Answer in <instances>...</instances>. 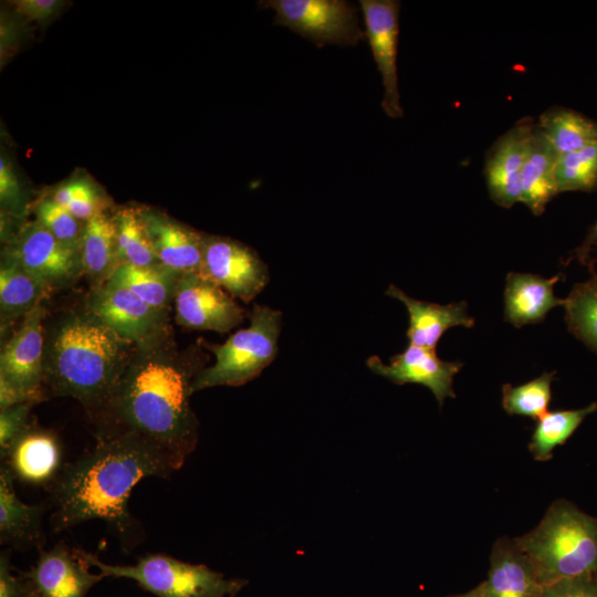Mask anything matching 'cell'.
Returning <instances> with one entry per match:
<instances>
[{"mask_svg":"<svg viewBox=\"0 0 597 597\" xmlns=\"http://www.w3.org/2000/svg\"><path fill=\"white\" fill-rule=\"evenodd\" d=\"M202 368L200 349H180L171 326L135 345L107 400L93 418L97 437L134 433L185 463L199 437L190 397L195 377Z\"/></svg>","mask_w":597,"mask_h":597,"instance_id":"6da1fadb","label":"cell"},{"mask_svg":"<svg viewBox=\"0 0 597 597\" xmlns=\"http://www.w3.org/2000/svg\"><path fill=\"white\" fill-rule=\"evenodd\" d=\"M182 464L161 447L134 433L97 437L96 446L63 468L52 483L53 531L102 520L129 542L136 532V521L128 510L134 486L146 478H166Z\"/></svg>","mask_w":597,"mask_h":597,"instance_id":"7a4b0ae2","label":"cell"},{"mask_svg":"<svg viewBox=\"0 0 597 597\" xmlns=\"http://www.w3.org/2000/svg\"><path fill=\"white\" fill-rule=\"evenodd\" d=\"M134 347L87 306L62 312L44 321V388L78 400L94 418Z\"/></svg>","mask_w":597,"mask_h":597,"instance_id":"3957f363","label":"cell"},{"mask_svg":"<svg viewBox=\"0 0 597 597\" xmlns=\"http://www.w3.org/2000/svg\"><path fill=\"white\" fill-rule=\"evenodd\" d=\"M543 586L597 574V517L559 499L528 533L514 538Z\"/></svg>","mask_w":597,"mask_h":597,"instance_id":"277c9868","label":"cell"},{"mask_svg":"<svg viewBox=\"0 0 597 597\" xmlns=\"http://www.w3.org/2000/svg\"><path fill=\"white\" fill-rule=\"evenodd\" d=\"M248 316L249 327L230 335L223 344L203 343L214 354L216 362L197 374L192 383L193 392L216 386L243 385L273 362L282 313L254 304Z\"/></svg>","mask_w":597,"mask_h":597,"instance_id":"5b68a950","label":"cell"},{"mask_svg":"<svg viewBox=\"0 0 597 597\" xmlns=\"http://www.w3.org/2000/svg\"><path fill=\"white\" fill-rule=\"evenodd\" d=\"M82 558L105 577L135 580L158 597H234L247 584L229 579L203 564H190L166 554H146L134 565L106 564L78 549Z\"/></svg>","mask_w":597,"mask_h":597,"instance_id":"8992f818","label":"cell"},{"mask_svg":"<svg viewBox=\"0 0 597 597\" xmlns=\"http://www.w3.org/2000/svg\"><path fill=\"white\" fill-rule=\"evenodd\" d=\"M274 24L289 28L318 48L326 44L355 45L365 38L358 8L346 0H268Z\"/></svg>","mask_w":597,"mask_h":597,"instance_id":"52a82bcc","label":"cell"},{"mask_svg":"<svg viewBox=\"0 0 597 597\" xmlns=\"http://www.w3.org/2000/svg\"><path fill=\"white\" fill-rule=\"evenodd\" d=\"M4 252L49 292L72 285L83 274L80 248L60 241L36 221L23 226Z\"/></svg>","mask_w":597,"mask_h":597,"instance_id":"ba28073f","label":"cell"},{"mask_svg":"<svg viewBox=\"0 0 597 597\" xmlns=\"http://www.w3.org/2000/svg\"><path fill=\"white\" fill-rule=\"evenodd\" d=\"M200 274L244 302L252 301L269 282L268 266L253 249L221 235L205 234Z\"/></svg>","mask_w":597,"mask_h":597,"instance_id":"9c48e42d","label":"cell"},{"mask_svg":"<svg viewBox=\"0 0 597 597\" xmlns=\"http://www.w3.org/2000/svg\"><path fill=\"white\" fill-rule=\"evenodd\" d=\"M176 322L188 329L228 333L245 311L222 287L198 272L182 273L174 298Z\"/></svg>","mask_w":597,"mask_h":597,"instance_id":"30bf717a","label":"cell"},{"mask_svg":"<svg viewBox=\"0 0 597 597\" xmlns=\"http://www.w3.org/2000/svg\"><path fill=\"white\" fill-rule=\"evenodd\" d=\"M45 315L41 304L22 317L0 354V378L34 404L46 398L43 370Z\"/></svg>","mask_w":597,"mask_h":597,"instance_id":"8fae6325","label":"cell"},{"mask_svg":"<svg viewBox=\"0 0 597 597\" xmlns=\"http://www.w3.org/2000/svg\"><path fill=\"white\" fill-rule=\"evenodd\" d=\"M86 306L119 336L142 344L169 328V313L156 310L128 289L106 281L94 286Z\"/></svg>","mask_w":597,"mask_h":597,"instance_id":"7c38bea8","label":"cell"},{"mask_svg":"<svg viewBox=\"0 0 597 597\" xmlns=\"http://www.w3.org/2000/svg\"><path fill=\"white\" fill-rule=\"evenodd\" d=\"M359 8L364 18L365 36L381 75V107L390 118H400L404 115L397 72L400 1L360 0Z\"/></svg>","mask_w":597,"mask_h":597,"instance_id":"4fadbf2b","label":"cell"},{"mask_svg":"<svg viewBox=\"0 0 597 597\" xmlns=\"http://www.w3.org/2000/svg\"><path fill=\"white\" fill-rule=\"evenodd\" d=\"M366 363L371 371L397 385L415 383L426 386L440 406L447 397H455L453 378L462 367L461 362L439 358L432 348L411 344L392 356L389 364L383 363L378 356L369 357Z\"/></svg>","mask_w":597,"mask_h":597,"instance_id":"5bb4252c","label":"cell"},{"mask_svg":"<svg viewBox=\"0 0 597 597\" xmlns=\"http://www.w3.org/2000/svg\"><path fill=\"white\" fill-rule=\"evenodd\" d=\"M535 124L522 118L488 153L484 177L491 199L503 208L521 201V174Z\"/></svg>","mask_w":597,"mask_h":597,"instance_id":"9a60e30c","label":"cell"},{"mask_svg":"<svg viewBox=\"0 0 597 597\" xmlns=\"http://www.w3.org/2000/svg\"><path fill=\"white\" fill-rule=\"evenodd\" d=\"M78 548L57 544L41 551L34 566L23 576L42 597H86L105 576L90 572Z\"/></svg>","mask_w":597,"mask_h":597,"instance_id":"2e32d148","label":"cell"},{"mask_svg":"<svg viewBox=\"0 0 597 597\" xmlns=\"http://www.w3.org/2000/svg\"><path fill=\"white\" fill-rule=\"evenodd\" d=\"M14 480L31 484L53 483L62 472V447L57 436L30 422L2 459Z\"/></svg>","mask_w":597,"mask_h":597,"instance_id":"e0dca14e","label":"cell"},{"mask_svg":"<svg viewBox=\"0 0 597 597\" xmlns=\"http://www.w3.org/2000/svg\"><path fill=\"white\" fill-rule=\"evenodd\" d=\"M160 265L178 273H200L205 234L153 209H138Z\"/></svg>","mask_w":597,"mask_h":597,"instance_id":"ac0fdd59","label":"cell"},{"mask_svg":"<svg viewBox=\"0 0 597 597\" xmlns=\"http://www.w3.org/2000/svg\"><path fill=\"white\" fill-rule=\"evenodd\" d=\"M481 585L486 597H538L543 588L530 558L509 537L494 543L488 578Z\"/></svg>","mask_w":597,"mask_h":597,"instance_id":"d6986e66","label":"cell"},{"mask_svg":"<svg viewBox=\"0 0 597 597\" xmlns=\"http://www.w3.org/2000/svg\"><path fill=\"white\" fill-rule=\"evenodd\" d=\"M386 294L406 306L409 314L407 337L411 345L434 349L449 328L474 325V318L468 314V304L463 301L446 305L419 301L394 284L389 285Z\"/></svg>","mask_w":597,"mask_h":597,"instance_id":"ffe728a7","label":"cell"},{"mask_svg":"<svg viewBox=\"0 0 597 597\" xmlns=\"http://www.w3.org/2000/svg\"><path fill=\"white\" fill-rule=\"evenodd\" d=\"M561 274L546 279L532 273L510 272L504 289V320L515 327L542 322L547 313L564 306L565 298L554 294Z\"/></svg>","mask_w":597,"mask_h":597,"instance_id":"44dd1931","label":"cell"},{"mask_svg":"<svg viewBox=\"0 0 597 597\" xmlns=\"http://www.w3.org/2000/svg\"><path fill=\"white\" fill-rule=\"evenodd\" d=\"M558 154L535 124L521 174V201L535 216L557 195L555 167Z\"/></svg>","mask_w":597,"mask_h":597,"instance_id":"7402d4cb","label":"cell"},{"mask_svg":"<svg viewBox=\"0 0 597 597\" xmlns=\"http://www.w3.org/2000/svg\"><path fill=\"white\" fill-rule=\"evenodd\" d=\"M50 292L12 255L2 253L0 263L1 332L42 304Z\"/></svg>","mask_w":597,"mask_h":597,"instance_id":"603a6c76","label":"cell"},{"mask_svg":"<svg viewBox=\"0 0 597 597\" xmlns=\"http://www.w3.org/2000/svg\"><path fill=\"white\" fill-rule=\"evenodd\" d=\"M14 479L2 464L0 470V537L15 545H41L43 541L42 505L23 503L17 495Z\"/></svg>","mask_w":597,"mask_h":597,"instance_id":"cb8c5ba5","label":"cell"},{"mask_svg":"<svg viewBox=\"0 0 597 597\" xmlns=\"http://www.w3.org/2000/svg\"><path fill=\"white\" fill-rule=\"evenodd\" d=\"M80 254L83 274L90 277L93 287L108 280L119 265L114 216L104 211L84 222Z\"/></svg>","mask_w":597,"mask_h":597,"instance_id":"d4e9b609","label":"cell"},{"mask_svg":"<svg viewBox=\"0 0 597 597\" xmlns=\"http://www.w3.org/2000/svg\"><path fill=\"white\" fill-rule=\"evenodd\" d=\"M181 274L160 264L151 266L121 264L107 281L128 289L151 307L169 313Z\"/></svg>","mask_w":597,"mask_h":597,"instance_id":"484cf974","label":"cell"},{"mask_svg":"<svg viewBox=\"0 0 597 597\" xmlns=\"http://www.w3.org/2000/svg\"><path fill=\"white\" fill-rule=\"evenodd\" d=\"M536 125L559 156L597 143V122L573 109L549 108Z\"/></svg>","mask_w":597,"mask_h":597,"instance_id":"4316f807","label":"cell"},{"mask_svg":"<svg viewBox=\"0 0 597 597\" xmlns=\"http://www.w3.org/2000/svg\"><path fill=\"white\" fill-rule=\"evenodd\" d=\"M597 410V402L580 409L547 411L537 419L528 449L537 461L552 459L556 447L564 444L584 419Z\"/></svg>","mask_w":597,"mask_h":597,"instance_id":"83f0119b","label":"cell"},{"mask_svg":"<svg viewBox=\"0 0 597 597\" xmlns=\"http://www.w3.org/2000/svg\"><path fill=\"white\" fill-rule=\"evenodd\" d=\"M114 218L119 265L151 266L159 264L138 209H121L114 214Z\"/></svg>","mask_w":597,"mask_h":597,"instance_id":"f1b7e54d","label":"cell"},{"mask_svg":"<svg viewBox=\"0 0 597 597\" xmlns=\"http://www.w3.org/2000/svg\"><path fill=\"white\" fill-rule=\"evenodd\" d=\"M565 321L570 333L597 353V275L574 285L565 298Z\"/></svg>","mask_w":597,"mask_h":597,"instance_id":"f546056e","label":"cell"},{"mask_svg":"<svg viewBox=\"0 0 597 597\" xmlns=\"http://www.w3.org/2000/svg\"><path fill=\"white\" fill-rule=\"evenodd\" d=\"M556 371L541 376L522 385L505 384L502 387V407L511 416L540 419L548 411L552 399V383Z\"/></svg>","mask_w":597,"mask_h":597,"instance_id":"4dcf8cb0","label":"cell"},{"mask_svg":"<svg viewBox=\"0 0 597 597\" xmlns=\"http://www.w3.org/2000/svg\"><path fill=\"white\" fill-rule=\"evenodd\" d=\"M555 180L558 193L597 190V143L558 156Z\"/></svg>","mask_w":597,"mask_h":597,"instance_id":"1f68e13d","label":"cell"},{"mask_svg":"<svg viewBox=\"0 0 597 597\" xmlns=\"http://www.w3.org/2000/svg\"><path fill=\"white\" fill-rule=\"evenodd\" d=\"M51 198L82 222H86L105 211L104 199L100 190L85 179H75L63 184Z\"/></svg>","mask_w":597,"mask_h":597,"instance_id":"d6a6232c","label":"cell"},{"mask_svg":"<svg viewBox=\"0 0 597 597\" xmlns=\"http://www.w3.org/2000/svg\"><path fill=\"white\" fill-rule=\"evenodd\" d=\"M35 221L60 241L80 248L84 222L74 218L52 198H44L35 207Z\"/></svg>","mask_w":597,"mask_h":597,"instance_id":"836d02e7","label":"cell"},{"mask_svg":"<svg viewBox=\"0 0 597 597\" xmlns=\"http://www.w3.org/2000/svg\"><path fill=\"white\" fill-rule=\"evenodd\" d=\"M0 202L2 211L13 218H21L25 211V199L17 175L8 158H0Z\"/></svg>","mask_w":597,"mask_h":597,"instance_id":"e575fe53","label":"cell"},{"mask_svg":"<svg viewBox=\"0 0 597 597\" xmlns=\"http://www.w3.org/2000/svg\"><path fill=\"white\" fill-rule=\"evenodd\" d=\"M32 402H23L0 410V454L6 457L22 431L29 426Z\"/></svg>","mask_w":597,"mask_h":597,"instance_id":"d590c367","label":"cell"},{"mask_svg":"<svg viewBox=\"0 0 597 597\" xmlns=\"http://www.w3.org/2000/svg\"><path fill=\"white\" fill-rule=\"evenodd\" d=\"M538 597H597V574L566 578L545 585Z\"/></svg>","mask_w":597,"mask_h":597,"instance_id":"8d00e7d4","label":"cell"},{"mask_svg":"<svg viewBox=\"0 0 597 597\" xmlns=\"http://www.w3.org/2000/svg\"><path fill=\"white\" fill-rule=\"evenodd\" d=\"M33 590L30 582L12 573L8 553L0 556V597H27Z\"/></svg>","mask_w":597,"mask_h":597,"instance_id":"74e56055","label":"cell"},{"mask_svg":"<svg viewBox=\"0 0 597 597\" xmlns=\"http://www.w3.org/2000/svg\"><path fill=\"white\" fill-rule=\"evenodd\" d=\"M59 0H18L14 8L18 13L31 21H43L52 17L63 6Z\"/></svg>","mask_w":597,"mask_h":597,"instance_id":"f35d334b","label":"cell"},{"mask_svg":"<svg viewBox=\"0 0 597 597\" xmlns=\"http://www.w3.org/2000/svg\"><path fill=\"white\" fill-rule=\"evenodd\" d=\"M597 248V220L589 229L586 238L582 242V244L576 248L570 255V258L567 260L568 262L573 259L578 260L582 264H587L590 260L591 253Z\"/></svg>","mask_w":597,"mask_h":597,"instance_id":"ab89813d","label":"cell"},{"mask_svg":"<svg viewBox=\"0 0 597 597\" xmlns=\"http://www.w3.org/2000/svg\"><path fill=\"white\" fill-rule=\"evenodd\" d=\"M23 402L32 401L14 386L0 378V410Z\"/></svg>","mask_w":597,"mask_h":597,"instance_id":"60d3db41","label":"cell"},{"mask_svg":"<svg viewBox=\"0 0 597 597\" xmlns=\"http://www.w3.org/2000/svg\"><path fill=\"white\" fill-rule=\"evenodd\" d=\"M8 21L1 22V56L3 57L9 48L13 44L14 40V32L15 31L12 27H10Z\"/></svg>","mask_w":597,"mask_h":597,"instance_id":"b9f144b4","label":"cell"},{"mask_svg":"<svg viewBox=\"0 0 597 597\" xmlns=\"http://www.w3.org/2000/svg\"><path fill=\"white\" fill-rule=\"evenodd\" d=\"M447 597H486L481 584H479L473 589L465 591L463 594L449 595Z\"/></svg>","mask_w":597,"mask_h":597,"instance_id":"7bdbcfd3","label":"cell"},{"mask_svg":"<svg viewBox=\"0 0 597 597\" xmlns=\"http://www.w3.org/2000/svg\"><path fill=\"white\" fill-rule=\"evenodd\" d=\"M27 597H42L36 590H31Z\"/></svg>","mask_w":597,"mask_h":597,"instance_id":"ee69618b","label":"cell"}]
</instances>
